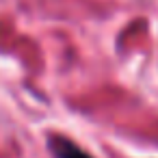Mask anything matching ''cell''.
I'll return each mask as SVG.
<instances>
[{"label": "cell", "instance_id": "obj_1", "mask_svg": "<svg viewBox=\"0 0 158 158\" xmlns=\"http://www.w3.org/2000/svg\"><path fill=\"white\" fill-rule=\"evenodd\" d=\"M52 152L56 158H91L87 152H82L78 145H74L72 141L59 136V139H52Z\"/></svg>", "mask_w": 158, "mask_h": 158}]
</instances>
